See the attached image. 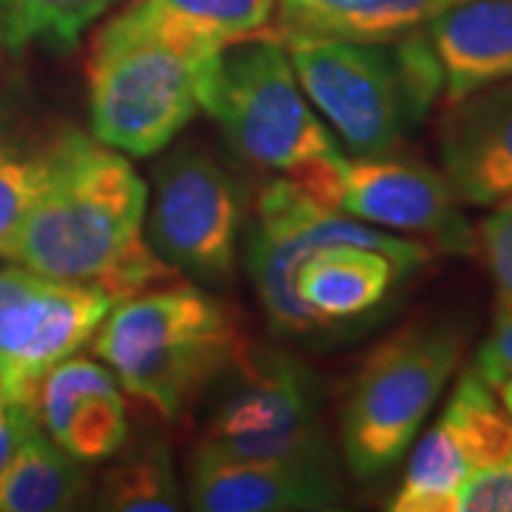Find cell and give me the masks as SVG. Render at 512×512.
<instances>
[{
	"label": "cell",
	"mask_w": 512,
	"mask_h": 512,
	"mask_svg": "<svg viewBox=\"0 0 512 512\" xmlns=\"http://www.w3.org/2000/svg\"><path fill=\"white\" fill-rule=\"evenodd\" d=\"M495 393H498V399H501L504 410L510 413V419H512V379H507V382L498 384V387H495Z\"/></svg>",
	"instance_id": "cell-28"
},
{
	"label": "cell",
	"mask_w": 512,
	"mask_h": 512,
	"mask_svg": "<svg viewBox=\"0 0 512 512\" xmlns=\"http://www.w3.org/2000/svg\"><path fill=\"white\" fill-rule=\"evenodd\" d=\"M399 276H404L402 268L382 251L336 242L299 262L293 291L322 328H328L376 311Z\"/></svg>",
	"instance_id": "cell-17"
},
{
	"label": "cell",
	"mask_w": 512,
	"mask_h": 512,
	"mask_svg": "<svg viewBox=\"0 0 512 512\" xmlns=\"http://www.w3.org/2000/svg\"><path fill=\"white\" fill-rule=\"evenodd\" d=\"M276 15L279 0H126L114 12L126 26L211 52L274 37Z\"/></svg>",
	"instance_id": "cell-18"
},
{
	"label": "cell",
	"mask_w": 512,
	"mask_h": 512,
	"mask_svg": "<svg viewBox=\"0 0 512 512\" xmlns=\"http://www.w3.org/2000/svg\"><path fill=\"white\" fill-rule=\"evenodd\" d=\"M439 157L461 205L512 200V80L444 106Z\"/></svg>",
	"instance_id": "cell-14"
},
{
	"label": "cell",
	"mask_w": 512,
	"mask_h": 512,
	"mask_svg": "<svg viewBox=\"0 0 512 512\" xmlns=\"http://www.w3.org/2000/svg\"><path fill=\"white\" fill-rule=\"evenodd\" d=\"M444 69V103L512 80V0H467L427 23Z\"/></svg>",
	"instance_id": "cell-16"
},
{
	"label": "cell",
	"mask_w": 512,
	"mask_h": 512,
	"mask_svg": "<svg viewBox=\"0 0 512 512\" xmlns=\"http://www.w3.org/2000/svg\"><path fill=\"white\" fill-rule=\"evenodd\" d=\"M220 52L126 26L111 15L86 57L89 131L128 157H157L205 106Z\"/></svg>",
	"instance_id": "cell-4"
},
{
	"label": "cell",
	"mask_w": 512,
	"mask_h": 512,
	"mask_svg": "<svg viewBox=\"0 0 512 512\" xmlns=\"http://www.w3.org/2000/svg\"><path fill=\"white\" fill-rule=\"evenodd\" d=\"M40 430L83 464L117 456L128 436L126 399L109 367L72 353L35 390Z\"/></svg>",
	"instance_id": "cell-15"
},
{
	"label": "cell",
	"mask_w": 512,
	"mask_h": 512,
	"mask_svg": "<svg viewBox=\"0 0 512 512\" xmlns=\"http://www.w3.org/2000/svg\"><path fill=\"white\" fill-rule=\"evenodd\" d=\"M3 57H6V49H3V40H0V66H3Z\"/></svg>",
	"instance_id": "cell-29"
},
{
	"label": "cell",
	"mask_w": 512,
	"mask_h": 512,
	"mask_svg": "<svg viewBox=\"0 0 512 512\" xmlns=\"http://www.w3.org/2000/svg\"><path fill=\"white\" fill-rule=\"evenodd\" d=\"M92 487L86 464L57 447L43 430L23 441L0 473V512L74 510Z\"/></svg>",
	"instance_id": "cell-20"
},
{
	"label": "cell",
	"mask_w": 512,
	"mask_h": 512,
	"mask_svg": "<svg viewBox=\"0 0 512 512\" xmlns=\"http://www.w3.org/2000/svg\"><path fill=\"white\" fill-rule=\"evenodd\" d=\"M467 0H279L274 37L328 35L390 43Z\"/></svg>",
	"instance_id": "cell-19"
},
{
	"label": "cell",
	"mask_w": 512,
	"mask_h": 512,
	"mask_svg": "<svg viewBox=\"0 0 512 512\" xmlns=\"http://www.w3.org/2000/svg\"><path fill=\"white\" fill-rule=\"evenodd\" d=\"M461 353L464 333L447 322L404 325L367 353L339 416L350 476L370 481L407 456Z\"/></svg>",
	"instance_id": "cell-5"
},
{
	"label": "cell",
	"mask_w": 512,
	"mask_h": 512,
	"mask_svg": "<svg viewBox=\"0 0 512 512\" xmlns=\"http://www.w3.org/2000/svg\"><path fill=\"white\" fill-rule=\"evenodd\" d=\"M94 356L120 387L163 419L183 416L245 353L237 319L191 282H160L123 296L92 336Z\"/></svg>",
	"instance_id": "cell-2"
},
{
	"label": "cell",
	"mask_w": 512,
	"mask_h": 512,
	"mask_svg": "<svg viewBox=\"0 0 512 512\" xmlns=\"http://www.w3.org/2000/svg\"><path fill=\"white\" fill-rule=\"evenodd\" d=\"M35 433H40L35 407L0 399V473L23 447V441H29Z\"/></svg>",
	"instance_id": "cell-27"
},
{
	"label": "cell",
	"mask_w": 512,
	"mask_h": 512,
	"mask_svg": "<svg viewBox=\"0 0 512 512\" xmlns=\"http://www.w3.org/2000/svg\"><path fill=\"white\" fill-rule=\"evenodd\" d=\"M94 507L109 512H177L188 507L163 441L140 444L103 473Z\"/></svg>",
	"instance_id": "cell-22"
},
{
	"label": "cell",
	"mask_w": 512,
	"mask_h": 512,
	"mask_svg": "<svg viewBox=\"0 0 512 512\" xmlns=\"http://www.w3.org/2000/svg\"><path fill=\"white\" fill-rule=\"evenodd\" d=\"M126 0H0V40L6 55L46 49L69 55L97 20Z\"/></svg>",
	"instance_id": "cell-21"
},
{
	"label": "cell",
	"mask_w": 512,
	"mask_h": 512,
	"mask_svg": "<svg viewBox=\"0 0 512 512\" xmlns=\"http://www.w3.org/2000/svg\"><path fill=\"white\" fill-rule=\"evenodd\" d=\"M336 242L382 251L404 274L421 268L433 251L421 239L390 234L342 214L339 208H330L288 177H274L262 185L254 220L245 231V271L276 333L305 336L322 330V322L293 291V274L305 256Z\"/></svg>",
	"instance_id": "cell-6"
},
{
	"label": "cell",
	"mask_w": 512,
	"mask_h": 512,
	"mask_svg": "<svg viewBox=\"0 0 512 512\" xmlns=\"http://www.w3.org/2000/svg\"><path fill=\"white\" fill-rule=\"evenodd\" d=\"M0 399H6V396H3V390H0Z\"/></svg>",
	"instance_id": "cell-30"
},
{
	"label": "cell",
	"mask_w": 512,
	"mask_h": 512,
	"mask_svg": "<svg viewBox=\"0 0 512 512\" xmlns=\"http://www.w3.org/2000/svg\"><path fill=\"white\" fill-rule=\"evenodd\" d=\"M510 450V413L495 387L470 367L456 379L436 424L416 444L390 510L453 512L464 484Z\"/></svg>",
	"instance_id": "cell-11"
},
{
	"label": "cell",
	"mask_w": 512,
	"mask_h": 512,
	"mask_svg": "<svg viewBox=\"0 0 512 512\" xmlns=\"http://www.w3.org/2000/svg\"><path fill=\"white\" fill-rule=\"evenodd\" d=\"M293 74L348 157H387L416 126L393 43L282 35Z\"/></svg>",
	"instance_id": "cell-7"
},
{
	"label": "cell",
	"mask_w": 512,
	"mask_h": 512,
	"mask_svg": "<svg viewBox=\"0 0 512 512\" xmlns=\"http://www.w3.org/2000/svg\"><path fill=\"white\" fill-rule=\"evenodd\" d=\"M330 208L390 234L421 237L439 251H476V231L464 220L447 177L416 160H399L396 154L348 157Z\"/></svg>",
	"instance_id": "cell-12"
},
{
	"label": "cell",
	"mask_w": 512,
	"mask_h": 512,
	"mask_svg": "<svg viewBox=\"0 0 512 512\" xmlns=\"http://www.w3.org/2000/svg\"><path fill=\"white\" fill-rule=\"evenodd\" d=\"M117 305L109 291L37 274L23 265L0 268V390L9 402L35 407L40 379L92 342Z\"/></svg>",
	"instance_id": "cell-10"
},
{
	"label": "cell",
	"mask_w": 512,
	"mask_h": 512,
	"mask_svg": "<svg viewBox=\"0 0 512 512\" xmlns=\"http://www.w3.org/2000/svg\"><path fill=\"white\" fill-rule=\"evenodd\" d=\"M148 245L174 271L225 285L239 256L245 202L231 168L200 146H180L154 165Z\"/></svg>",
	"instance_id": "cell-9"
},
{
	"label": "cell",
	"mask_w": 512,
	"mask_h": 512,
	"mask_svg": "<svg viewBox=\"0 0 512 512\" xmlns=\"http://www.w3.org/2000/svg\"><path fill=\"white\" fill-rule=\"evenodd\" d=\"M453 512H512V450L464 484Z\"/></svg>",
	"instance_id": "cell-25"
},
{
	"label": "cell",
	"mask_w": 512,
	"mask_h": 512,
	"mask_svg": "<svg viewBox=\"0 0 512 512\" xmlns=\"http://www.w3.org/2000/svg\"><path fill=\"white\" fill-rule=\"evenodd\" d=\"M43 180L46 148L0 140V254L35 205Z\"/></svg>",
	"instance_id": "cell-23"
},
{
	"label": "cell",
	"mask_w": 512,
	"mask_h": 512,
	"mask_svg": "<svg viewBox=\"0 0 512 512\" xmlns=\"http://www.w3.org/2000/svg\"><path fill=\"white\" fill-rule=\"evenodd\" d=\"M473 367L490 387L512 379V299H495L493 325L478 345Z\"/></svg>",
	"instance_id": "cell-26"
},
{
	"label": "cell",
	"mask_w": 512,
	"mask_h": 512,
	"mask_svg": "<svg viewBox=\"0 0 512 512\" xmlns=\"http://www.w3.org/2000/svg\"><path fill=\"white\" fill-rule=\"evenodd\" d=\"M476 251L493 276L495 296L512 299V200L490 205L476 228Z\"/></svg>",
	"instance_id": "cell-24"
},
{
	"label": "cell",
	"mask_w": 512,
	"mask_h": 512,
	"mask_svg": "<svg viewBox=\"0 0 512 512\" xmlns=\"http://www.w3.org/2000/svg\"><path fill=\"white\" fill-rule=\"evenodd\" d=\"M188 507L200 512H322L342 507L336 458L191 464Z\"/></svg>",
	"instance_id": "cell-13"
},
{
	"label": "cell",
	"mask_w": 512,
	"mask_h": 512,
	"mask_svg": "<svg viewBox=\"0 0 512 512\" xmlns=\"http://www.w3.org/2000/svg\"><path fill=\"white\" fill-rule=\"evenodd\" d=\"M202 114L254 168L288 177L330 205L348 154L316 114L279 37H254L222 49Z\"/></svg>",
	"instance_id": "cell-3"
},
{
	"label": "cell",
	"mask_w": 512,
	"mask_h": 512,
	"mask_svg": "<svg viewBox=\"0 0 512 512\" xmlns=\"http://www.w3.org/2000/svg\"><path fill=\"white\" fill-rule=\"evenodd\" d=\"M43 148V188L0 259L97 285L117 302L174 279L143 237L148 185L128 154L77 126L55 131Z\"/></svg>",
	"instance_id": "cell-1"
},
{
	"label": "cell",
	"mask_w": 512,
	"mask_h": 512,
	"mask_svg": "<svg viewBox=\"0 0 512 512\" xmlns=\"http://www.w3.org/2000/svg\"><path fill=\"white\" fill-rule=\"evenodd\" d=\"M242 384L222 404L191 464L336 458L322 424V384L285 353L239 356Z\"/></svg>",
	"instance_id": "cell-8"
}]
</instances>
